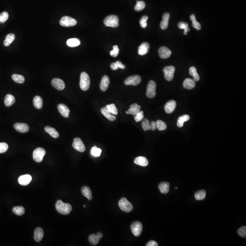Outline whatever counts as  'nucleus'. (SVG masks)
I'll return each instance as SVG.
<instances>
[{
	"label": "nucleus",
	"mask_w": 246,
	"mask_h": 246,
	"mask_svg": "<svg viewBox=\"0 0 246 246\" xmlns=\"http://www.w3.org/2000/svg\"><path fill=\"white\" fill-rule=\"evenodd\" d=\"M107 110L109 112H110L111 114L114 115H118V110L115 105V104H112L110 105H107L106 107Z\"/></svg>",
	"instance_id": "41"
},
{
	"label": "nucleus",
	"mask_w": 246,
	"mask_h": 246,
	"mask_svg": "<svg viewBox=\"0 0 246 246\" xmlns=\"http://www.w3.org/2000/svg\"><path fill=\"white\" fill-rule=\"evenodd\" d=\"M175 70V68L173 66H169L164 68L163 69L165 74L164 77L167 81H171L173 80Z\"/></svg>",
	"instance_id": "8"
},
{
	"label": "nucleus",
	"mask_w": 246,
	"mask_h": 246,
	"mask_svg": "<svg viewBox=\"0 0 246 246\" xmlns=\"http://www.w3.org/2000/svg\"><path fill=\"white\" fill-rule=\"evenodd\" d=\"M116 64L117 65V66H118V68H119V69H125V68H126V66H125L122 63H121V62L120 61H116Z\"/></svg>",
	"instance_id": "52"
},
{
	"label": "nucleus",
	"mask_w": 246,
	"mask_h": 246,
	"mask_svg": "<svg viewBox=\"0 0 246 246\" xmlns=\"http://www.w3.org/2000/svg\"><path fill=\"white\" fill-rule=\"evenodd\" d=\"M110 83V78L107 75L103 76L100 84V88L102 91H106L109 87Z\"/></svg>",
	"instance_id": "17"
},
{
	"label": "nucleus",
	"mask_w": 246,
	"mask_h": 246,
	"mask_svg": "<svg viewBox=\"0 0 246 246\" xmlns=\"http://www.w3.org/2000/svg\"><path fill=\"white\" fill-rule=\"evenodd\" d=\"M67 44L69 47H75L80 45V41L78 38H70L67 41Z\"/></svg>",
	"instance_id": "32"
},
{
	"label": "nucleus",
	"mask_w": 246,
	"mask_h": 246,
	"mask_svg": "<svg viewBox=\"0 0 246 246\" xmlns=\"http://www.w3.org/2000/svg\"><path fill=\"white\" fill-rule=\"evenodd\" d=\"M90 84V78L88 74L85 72H82L80 75V88L83 91H87L89 89Z\"/></svg>",
	"instance_id": "2"
},
{
	"label": "nucleus",
	"mask_w": 246,
	"mask_h": 246,
	"mask_svg": "<svg viewBox=\"0 0 246 246\" xmlns=\"http://www.w3.org/2000/svg\"><path fill=\"white\" fill-rule=\"evenodd\" d=\"M45 131L54 138H58L59 136V132L57 131L56 129L51 126H46L45 127Z\"/></svg>",
	"instance_id": "24"
},
{
	"label": "nucleus",
	"mask_w": 246,
	"mask_h": 246,
	"mask_svg": "<svg viewBox=\"0 0 246 246\" xmlns=\"http://www.w3.org/2000/svg\"><path fill=\"white\" fill-rule=\"evenodd\" d=\"M190 19H191V20L192 22V24L193 27L196 28L197 30H201V24L198 23L197 21L195 15L193 14L191 15V16H190Z\"/></svg>",
	"instance_id": "38"
},
{
	"label": "nucleus",
	"mask_w": 246,
	"mask_h": 246,
	"mask_svg": "<svg viewBox=\"0 0 246 246\" xmlns=\"http://www.w3.org/2000/svg\"><path fill=\"white\" fill-rule=\"evenodd\" d=\"M170 18V15L169 13H165L163 14L162 20L160 24V27L163 30H165L168 28Z\"/></svg>",
	"instance_id": "20"
},
{
	"label": "nucleus",
	"mask_w": 246,
	"mask_h": 246,
	"mask_svg": "<svg viewBox=\"0 0 246 246\" xmlns=\"http://www.w3.org/2000/svg\"><path fill=\"white\" fill-rule=\"evenodd\" d=\"M82 194L84 197L87 198L88 200L91 201L92 199V194L91 190L89 187L87 186H84L82 188L81 190Z\"/></svg>",
	"instance_id": "25"
},
{
	"label": "nucleus",
	"mask_w": 246,
	"mask_h": 246,
	"mask_svg": "<svg viewBox=\"0 0 246 246\" xmlns=\"http://www.w3.org/2000/svg\"><path fill=\"white\" fill-rule=\"evenodd\" d=\"M76 20L69 16H65L61 19L60 24L64 27H74L77 24Z\"/></svg>",
	"instance_id": "6"
},
{
	"label": "nucleus",
	"mask_w": 246,
	"mask_h": 246,
	"mask_svg": "<svg viewBox=\"0 0 246 246\" xmlns=\"http://www.w3.org/2000/svg\"><path fill=\"white\" fill-rule=\"evenodd\" d=\"M238 234L239 236L242 238H246V227L245 226L241 227L238 230Z\"/></svg>",
	"instance_id": "49"
},
{
	"label": "nucleus",
	"mask_w": 246,
	"mask_h": 246,
	"mask_svg": "<svg viewBox=\"0 0 246 246\" xmlns=\"http://www.w3.org/2000/svg\"><path fill=\"white\" fill-rule=\"evenodd\" d=\"M141 108V106L139 105L136 103L132 104L128 110L129 114L135 115L140 111Z\"/></svg>",
	"instance_id": "28"
},
{
	"label": "nucleus",
	"mask_w": 246,
	"mask_h": 246,
	"mask_svg": "<svg viewBox=\"0 0 246 246\" xmlns=\"http://www.w3.org/2000/svg\"><path fill=\"white\" fill-rule=\"evenodd\" d=\"M141 78L139 75H132L128 77L124 81V84L126 85L136 86L141 83Z\"/></svg>",
	"instance_id": "10"
},
{
	"label": "nucleus",
	"mask_w": 246,
	"mask_h": 246,
	"mask_svg": "<svg viewBox=\"0 0 246 246\" xmlns=\"http://www.w3.org/2000/svg\"><path fill=\"white\" fill-rule=\"evenodd\" d=\"M15 38V36L12 33L8 34L4 41V45L6 47H8L13 42Z\"/></svg>",
	"instance_id": "33"
},
{
	"label": "nucleus",
	"mask_w": 246,
	"mask_h": 246,
	"mask_svg": "<svg viewBox=\"0 0 246 246\" xmlns=\"http://www.w3.org/2000/svg\"><path fill=\"white\" fill-rule=\"evenodd\" d=\"M97 235L98 237L99 238H100V239H101L102 238V236H103V235H102V233H100V232L98 233Z\"/></svg>",
	"instance_id": "56"
},
{
	"label": "nucleus",
	"mask_w": 246,
	"mask_h": 246,
	"mask_svg": "<svg viewBox=\"0 0 246 246\" xmlns=\"http://www.w3.org/2000/svg\"><path fill=\"white\" fill-rule=\"evenodd\" d=\"M156 84L155 81L151 80L148 83L147 88L146 96L149 98H153L156 95Z\"/></svg>",
	"instance_id": "7"
},
{
	"label": "nucleus",
	"mask_w": 246,
	"mask_h": 246,
	"mask_svg": "<svg viewBox=\"0 0 246 246\" xmlns=\"http://www.w3.org/2000/svg\"><path fill=\"white\" fill-rule=\"evenodd\" d=\"M102 150L100 148L97 147L96 146L93 147L91 150L92 155L95 157H99L101 154Z\"/></svg>",
	"instance_id": "45"
},
{
	"label": "nucleus",
	"mask_w": 246,
	"mask_h": 246,
	"mask_svg": "<svg viewBox=\"0 0 246 246\" xmlns=\"http://www.w3.org/2000/svg\"><path fill=\"white\" fill-rule=\"evenodd\" d=\"M9 18V15L8 13L6 11L2 12L0 14V23H3L6 22Z\"/></svg>",
	"instance_id": "46"
},
{
	"label": "nucleus",
	"mask_w": 246,
	"mask_h": 246,
	"mask_svg": "<svg viewBox=\"0 0 246 246\" xmlns=\"http://www.w3.org/2000/svg\"><path fill=\"white\" fill-rule=\"evenodd\" d=\"M73 147L76 151L80 152H83L86 150L84 144L79 138H75L74 139Z\"/></svg>",
	"instance_id": "11"
},
{
	"label": "nucleus",
	"mask_w": 246,
	"mask_h": 246,
	"mask_svg": "<svg viewBox=\"0 0 246 246\" xmlns=\"http://www.w3.org/2000/svg\"><path fill=\"white\" fill-rule=\"evenodd\" d=\"M8 146L6 143H0V153H4L7 151Z\"/></svg>",
	"instance_id": "51"
},
{
	"label": "nucleus",
	"mask_w": 246,
	"mask_h": 246,
	"mask_svg": "<svg viewBox=\"0 0 246 246\" xmlns=\"http://www.w3.org/2000/svg\"><path fill=\"white\" fill-rule=\"evenodd\" d=\"M150 49V45L147 42H144L138 48L139 54L140 55H145L148 52Z\"/></svg>",
	"instance_id": "19"
},
{
	"label": "nucleus",
	"mask_w": 246,
	"mask_h": 246,
	"mask_svg": "<svg viewBox=\"0 0 246 246\" xmlns=\"http://www.w3.org/2000/svg\"><path fill=\"white\" fill-rule=\"evenodd\" d=\"M159 188L160 192L162 194H167L169 192L170 185L167 182H163L160 183L159 185Z\"/></svg>",
	"instance_id": "29"
},
{
	"label": "nucleus",
	"mask_w": 246,
	"mask_h": 246,
	"mask_svg": "<svg viewBox=\"0 0 246 246\" xmlns=\"http://www.w3.org/2000/svg\"><path fill=\"white\" fill-rule=\"evenodd\" d=\"M126 114H128V115H129L128 111H126Z\"/></svg>",
	"instance_id": "57"
},
{
	"label": "nucleus",
	"mask_w": 246,
	"mask_h": 246,
	"mask_svg": "<svg viewBox=\"0 0 246 246\" xmlns=\"http://www.w3.org/2000/svg\"><path fill=\"white\" fill-rule=\"evenodd\" d=\"M84 206V207H86V206H85V205H84V206Z\"/></svg>",
	"instance_id": "58"
},
{
	"label": "nucleus",
	"mask_w": 246,
	"mask_h": 246,
	"mask_svg": "<svg viewBox=\"0 0 246 246\" xmlns=\"http://www.w3.org/2000/svg\"><path fill=\"white\" fill-rule=\"evenodd\" d=\"M51 83L53 87L58 90H63L65 87L64 82L59 78H54L52 81Z\"/></svg>",
	"instance_id": "13"
},
{
	"label": "nucleus",
	"mask_w": 246,
	"mask_h": 246,
	"mask_svg": "<svg viewBox=\"0 0 246 246\" xmlns=\"http://www.w3.org/2000/svg\"><path fill=\"white\" fill-rule=\"evenodd\" d=\"M130 228L131 232L134 236L139 237L141 235L143 230V225L141 222L134 221L131 224Z\"/></svg>",
	"instance_id": "9"
},
{
	"label": "nucleus",
	"mask_w": 246,
	"mask_h": 246,
	"mask_svg": "<svg viewBox=\"0 0 246 246\" xmlns=\"http://www.w3.org/2000/svg\"><path fill=\"white\" fill-rule=\"evenodd\" d=\"M32 180V177L29 174L24 175L20 176L18 181L19 183L23 186H27Z\"/></svg>",
	"instance_id": "15"
},
{
	"label": "nucleus",
	"mask_w": 246,
	"mask_h": 246,
	"mask_svg": "<svg viewBox=\"0 0 246 246\" xmlns=\"http://www.w3.org/2000/svg\"><path fill=\"white\" fill-rule=\"evenodd\" d=\"M119 53V48L117 45H115L113 46V50L110 52V55L113 57L118 56Z\"/></svg>",
	"instance_id": "48"
},
{
	"label": "nucleus",
	"mask_w": 246,
	"mask_h": 246,
	"mask_svg": "<svg viewBox=\"0 0 246 246\" xmlns=\"http://www.w3.org/2000/svg\"><path fill=\"white\" fill-rule=\"evenodd\" d=\"M141 124L143 129L145 131H147L151 129V123L148 119H142Z\"/></svg>",
	"instance_id": "43"
},
{
	"label": "nucleus",
	"mask_w": 246,
	"mask_h": 246,
	"mask_svg": "<svg viewBox=\"0 0 246 246\" xmlns=\"http://www.w3.org/2000/svg\"><path fill=\"white\" fill-rule=\"evenodd\" d=\"M46 154V151L42 148H37L33 153V158L36 162L40 163L43 160V157Z\"/></svg>",
	"instance_id": "5"
},
{
	"label": "nucleus",
	"mask_w": 246,
	"mask_h": 246,
	"mask_svg": "<svg viewBox=\"0 0 246 246\" xmlns=\"http://www.w3.org/2000/svg\"><path fill=\"white\" fill-rule=\"evenodd\" d=\"M189 74L193 76V79L195 81H198L200 80V76L197 72V69L195 67H192L190 68Z\"/></svg>",
	"instance_id": "35"
},
{
	"label": "nucleus",
	"mask_w": 246,
	"mask_h": 246,
	"mask_svg": "<svg viewBox=\"0 0 246 246\" xmlns=\"http://www.w3.org/2000/svg\"><path fill=\"white\" fill-rule=\"evenodd\" d=\"M156 128L160 131L165 130L167 128V125L165 122L162 120H158L156 122Z\"/></svg>",
	"instance_id": "42"
},
{
	"label": "nucleus",
	"mask_w": 246,
	"mask_h": 246,
	"mask_svg": "<svg viewBox=\"0 0 246 246\" xmlns=\"http://www.w3.org/2000/svg\"><path fill=\"white\" fill-rule=\"evenodd\" d=\"M12 211L14 214L18 216H22L25 213L24 208L22 206H15L12 208Z\"/></svg>",
	"instance_id": "37"
},
{
	"label": "nucleus",
	"mask_w": 246,
	"mask_h": 246,
	"mask_svg": "<svg viewBox=\"0 0 246 246\" xmlns=\"http://www.w3.org/2000/svg\"><path fill=\"white\" fill-rule=\"evenodd\" d=\"M196 85L195 81L191 78H186L184 81L183 86L184 88L187 89H192L194 88Z\"/></svg>",
	"instance_id": "27"
},
{
	"label": "nucleus",
	"mask_w": 246,
	"mask_h": 246,
	"mask_svg": "<svg viewBox=\"0 0 246 246\" xmlns=\"http://www.w3.org/2000/svg\"><path fill=\"white\" fill-rule=\"evenodd\" d=\"M119 206L121 210L125 212H129L133 209L132 205L125 198H122L119 201Z\"/></svg>",
	"instance_id": "4"
},
{
	"label": "nucleus",
	"mask_w": 246,
	"mask_h": 246,
	"mask_svg": "<svg viewBox=\"0 0 246 246\" xmlns=\"http://www.w3.org/2000/svg\"><path fill=\"white\" fill-rule=\"evenodd\" d=\"M56 209L62 215H68L72 211V207L70 204L63 202L61 200L57 201L56 203Z\"/></svg>",
	"instance_id": "1"
},
{
	"label": "nucleus",
	"mask_w": 246,
	"mask_h": 246,
	"mask_svg": "<svg viewBox=\"0 0 246 246\" xmlns=\"http://www.w3.org/2000/svg\"><path fill=\"white\" fill-rule=\"evenodd\" d=\"M33 105L37 109H41L42 108L43 105V100L41 97L36 96L34 97L33 100Z\"/></svg>",
	"instance_id": "30"
},
{
	"label": "nucleus",
	"mask_w": 246,
	"mask_h": 246,
	"mask_svg": "<svg viewBox=\"0 0 246 246\" xmlns=\"http://www.w3.org/2000/svg\"><path fill=\"white\" fill-rule=\"evenodd\" d=\"M159 54L162 59H167L171 55V51L166 47H162L159 49Z\"/></svg>",
	"instance_id": "14"
},
{
	"label": "nucleus",
	"mask_w": 246,
	"mask_h": 246,
	"mask_svg": "<svg viewBox=\"0 0 246 246\" xmlns=\"http://www.w3.org/2000/svg\"><path fill=\"white\" fill-rule=\"evenodd\" d=\"M111 69H112V70H116L118 69L119 68H118V66H117V65L116 64V63H112L110 65Z\"/></svg>",
	"instance_id": "55"
},
{
	"label": "nucleus",
	"mask_w": 246,
	"mask_h": 246,
	"mask_svg": "<svg viewBox=\"0 0 246 246\" xmlns=\"http://www.w3.org/2000/svg\"><path fill=\"white\" fill-rule=\"evenodd\" d=\"M176 105V104L175 101L171 100L168 101L165 106V110L166 113L167 114L172 113L175 110Z\"/></svg>",
	"instance_id": "18"
},
{
	"label": "nucleus",
	"mask_w": 246,
	"mask_h": 246,
	"mask_svg": "<svg viewBox=\"0 0 246 246\" xmlns=\"http://www.w3.org/2000/svg\"><path fill=\"white\" fill-rule=\"evenodd\" d=\"M12 79L17 83H23L25 82V78L23 76L17 74H14L12 75Z\"/></svg>",
	"instance_id": "39"
},
{
	"label": "nucleus",
	"mask_w": 246,
	"mask_h": 246,
	"mask_svg": "<svg viewBox=\"0 0 246 246\" xmlns=\"http://www.w3.org/2000/svg\"><path fill=\"white\" fill-rule=\"evenodd\" d=\"M14 127L16 131L22 133L28 132L29 130V126L25 123H16Z\"/></svg>",
	"instance_id": "12"
},
{
	"label": "nucleus",
	"mask_w": 246,
	"mask_h": 246,
	"mask_svg": "<svg viewBox=\"0 0 246 246\" xmlns=\"http://www.w3.org/2000/svg\"><path fill=\"white\" fill-rule=\"evenodd\" d=\"M101 112L102 114L110 121H114L116 119V117L110 112H109L106 107L102 108L101 109Z\"/></svg>",
	"instance_id": "23"
},
{
	"label": "nucleus",
	"mask_w": 246,
	"mask_h": 246,
	"mask_svg": "<svg viewBox=\"0 0 246 246\" xmlns=\"http://www.w3.org/2000/svg\"><path fill=\"white\" fill-rule=\"evenodd\" d=\"M178 28L180 29H184V35H187V33L190 31V29L189 28L188 24L187 23L184 22H180L178 23Z\"/></svg>",
	"instance_id": "40"
},
{
	"label": "nucleus",
	"mask_w": 246,
	"mask_h": 246,
	"mask_svg": "<svg viewBox=\"0 0 246 246\" xmlns=\"http://www.w3.org/2000/svg\"><path fill=\"white\" fill-rule=\"evenodd\" d=\"M144 117V115L143 111H140L138 114L135 115V117H134V119H135L136 122H139V121H141L143 119Z\"/></svg>",
	"instance_id": "50"
},
{
	"label": "nucleus",
	"mask_w": 246,
	"mask_h": 246,
	"mask_svg": "<svg viewBox=\"0 0 246 246\" xmlns=\"http://www.w3.org/2000/svg\"><path fill=\"white\" fill-rule=\"evenodd\" d=\"M146 7L145 2L143 1H137L136 4L134 7V10L137 11H141L144 9Z\"/></svg>",
	"instance_id": "44"
},
{
	"label": "nucleus",
	"mask_w": 246,
	"mask_h": 246,
	"mask_svg": "<svg viewBox=\"0 0 246 246\" xmlns=\"http://www.w3.org/2000/svg\"><path fill=\"white\" fill-rule=\"evenodd\" d=\"M44 235L43 230L41 228H37L34 231V239L37 242H39L42 240Z\"/></svg>",
	"instance_id": "22"
},
{
	"label": "nucleus",
	"mask_w": 246,
	"mask_h": 246,
	"mask_svg": "<svg viewBox=\"0 0 246 246\" xmlns=\"http://www.w3.org/2000/svg\"><path fill=\"white\" fill-rule=\"evenodd\" d=\"M119 19L116 15L109 16L104 20V24L106 27L117 28L119 25Z\"/></svg>",
	"instance_id": "3"
},
{
	"label": "nucleus",
	"mask_w": 246,
	"mask_h": 246,
	"mask_svg": "<svg viewBox=\"0 0 246 246\" xmlns=\"http://www.w3.org/2000/svg\"><path fill=\"white\" fill-rule=\"evenodd\" d=\"M15 98L11 94H7L4 99V104L6 107H10L15 102Z\"/></svg>",
	"instance_id": "26"
},
{
	"label": "nucleus",
	"mask_w": 246,
	"mask_h": 246,
	"mask_svg": "<svg viewBox=\"0 0 246 246\" xmlns=\"http://www.w3.org/2000/svg\"><path fill=\"white\" fill-rule=\"evenodd\" d=\"M189 119H190V116H189L188 115H185L180 116L178 119L177 123L178 127L180 128L183 127L184 123L186 121H188Z\"/></svg>",
	"instance_id": "31"
},
{
	"label": "nucleus",
	"mask_w": 246,
	"mask_h": 246,
	"mask_svg": "<svg viewBox=\"0 0 246 246\" xmlns=\"http://www.w3.org/2000/svg\"><path fill=\"white\" fill-rule=\"evenodd\" d=\"M148 19V16H144L141 18L140 20V24H141V27L143 28H145L147 27V21Z\"/></svg>",
	"instance_id": "47"
},
{
	"label": "nucleus",
	"mask_w": 246,
	"mask_h": 246,
	"mask_svg": "<svg viewBox=\"0 0 246 246\" xmlns=\"http://www.w3.org/2000/svg\"><path fill=\"white\" fill-rule=\"evenodd\" d=\"M100 239L97 235L93 234L90 235L88 237V241L89 243L93 246H95L98 243Z\"/></svg>",
	"instance_id": "34"
},
{
	"label": "nucleus",
	"mask_w": 246,
	"mask_h": 246,
	"mask_svg": "<svg viewBox=\"0 0 246 246\" xmlns=\"http://www.w3.org/2000/svg\"><path fill=\"white\" fill-rule=\"evenodd\" d=\"M134 163L137 165L145 167L148 165L149 161L146 157H143V156H138L134 159Z\"/></svg>",
	"instance_id": "21"
},
{
	"label": "nucleus",
	"mask_w": 246,
	"mask_h": 246,
	"mask_svg": "<svg viewBox=\"0 0 246 246\" xmlns=\"http://www.w3.org/2000/svg\"><path fill=\"white\" fill-rule=\"evenodd\" d=\"M156 122L155 121H152L151 123V130H156Z\"/></svg>",
	"instance_id": "54"
},
{
	"label": "nucleus",
	"mask_w": 246,
	"mask_h": 246,
	"mask_svg": "<svg viewBox=\"0 0 246 246\" xmlns=\"http://www.w3.org/2000/svg\"><path fill=\"white\" fill-rule=\"evenodd\" d=\"M146 246H158V243L155 241H151L147 243Z\"/></svg>",
	"instance_id": "53"
},
{
	"label": "nucleus",
	"mask_w": 246,
	"mask_h": 246,
	"mask_svg": "<svg viewBox=\"0 0 246 246\" xmlns=\"http://www.w3.org/2000/svg\"><path fill=\"white\" fill-rule=\"evenodd\" d=\"M57 110L63 117L65 118H68L69 117L70 110L66 105L62 104H59L57 106Z\"/></svg>",
	"instance_id": "16"
},
{
	"label": "nucleus",
	"mask_w": 246,
	"mask_h": 246,
	"mask_svg": "<svg viewBox=\"0 0 246 246\" xmlns=\"http://www.w3.org/2000/svg\"><path fill=\"white\" fill-rule=\"evenodd\" d=\"M206 196V192L205 190H201L195 193V197L198 201L204 200Z\"/></svg>",
	"instance_id": "36"
}]
</instances>
